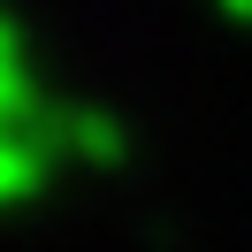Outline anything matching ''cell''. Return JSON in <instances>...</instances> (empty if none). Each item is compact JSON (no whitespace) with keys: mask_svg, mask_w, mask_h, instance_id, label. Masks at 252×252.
Listing matches in <instances>:
<instances>
[{"mask_svg":"<svg viewBox=\"0 0 252 252\" xmlns=\"http://www.w3.org/2000/svg\"><path fill=\"white\" fill-rule=\"evenodd\" d=\"M62 160H77V145H69L62 130H8L0 123V206L31 199Z\"/></svg>","mask_w":252,"mask_h":252,"instance_id":"7a4b0ae2","label":"cell"},{"mask_svg":"<svg viewBox=\"0 0 252 252\" xmlns=\"http://www.w3.org/2000/svg\"><path fill=\"white\" fill-rule=\"evenodd\" d=\"M0 123L8 130H62L77 145V160H115L123 153V130L99 107H77V99H54L46 77H38L31 31L16 23V8L0 0Z\"/></svg>","mask_w":252,"mask_h":252,"instance_id":"6da1fadb","label":"cell"},{"mask_svg":"<svg viewBox=\"0 0 252 252\" xmlns=\"http://www.w3.org/2000/svg\"><path fill=\"white\" fill-rule=\"evenodd\" d=\"M214 8H221L229 23H237V31H252V0H214Z\"/></svg>","mask_w":252,"mask_h":252,"instance_id":"3957f363","label":"cell"}]
</instances>
